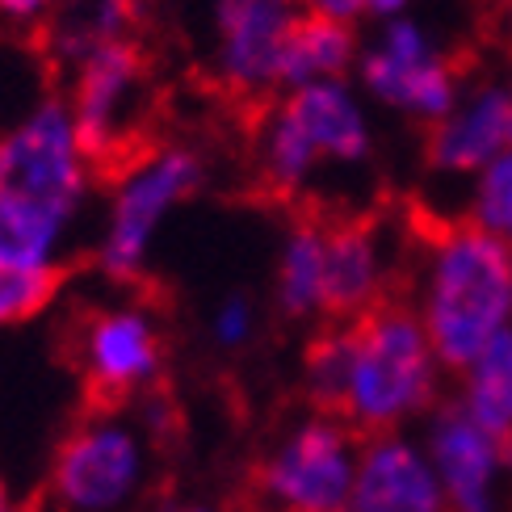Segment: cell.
<instances>
[{"instance_id": "484cf974", "label": "cell", "mask_w": 512, "mask_h": 512, "mask_svg": "<svg viewBox=\"0 0 512 512\" xmlns=\"http://www.w3.org/2000/svg\"><path fill=\"white\" fill-rule=\"evenodd\" d=\"M185 512H223V508H215V504H189Z\"/></svg>"}, {"instance_id": "6da1fadb", "label": "cell", "mask_w": 512, "mask_h": 512, "mask_svg": "<svg viewBox=\"0 0 512 512\" xmlns=\"http://www.w3.org/2000/svg\"><path fill=\"white\" fill-rule=\"evenodd\" d=\"M399 298L429 332L441 366L458 374L512 328V248L466 219H441L403 256Z\"/></svg>"}, {"instance_id": "2e32d148", "label": "cell", "mask_w": 512, "mask_h": 512, "mask_svg": "<svg viewBox=\"0 0 512 512\" xmlns=\"http://www.w3.org/2000/svg\"><path fill=\"white\" fill-rule=\"evenodd\" d=\"M273 307L290 324H328V219L298 215L273 261Z\"/></svg>"}, {"instance_id": "8992f818", "label": "cell", "mask_w": 512, "mask_h": 512, "mask_svg": "<svg viewBox=\"0 0 512 512\" xmlns=\"http://www.w3.org/2000/svg\"><path fill=\"white\" fill-rule=\"evenodd\" d=\"M353 80L374 110L429 131L433 122L454 110L471 76L429 21L403 13L366 30Z\"/></svg>"}, {"instance_id": "ba28073f", "label": "cell", "mask_w": 512, "mask_h": 512, "mask_svg": "<svg viewBox=\"0 0 512 512\" xmlns=\"http://www.w3.org/2000/svg\"><path fill=\"white\" fill-rule=\"evenodd\" d=\"M361 437L332 412H307L269 441L252 471L261 512H353Z\"/></svg>"}, {"instance_id": "277c9868", "label": "cell", "mask_w": 512, "mask_h": 512, "mask_svg": "<svg viewBox=\"0 0 512 512\" xmlns=\"http://www.w3.org/2000/svg\"><path fill=\"white\" fill-rule=\"evenodd\" d=\"M101 185V227L93 261L110 282H139L152 265L164 223L202 194L210 164L194 143H143L135 156L114 164Z\"/></svg>"}, {"instance_id": "cb8c5ba5", "label": "cell", "mask_w": 512, "mask_h": 512, "mask_svg": "<svg viewBox=\"0 0 512 512\" xmlns=\"http://www.w3.org/2000/svg\"><path fill=\"white\" fill-rule=\"evenodd\" d=\"M68 0H0V26L17 34H42Z\"/></svg>"}, {"instance_id": "603a6c76", "label": "cell", "mask_w": 512, "mask_h": 512, "mask_svg": "<svg viewBox=\"0 0 512 512\" xmlns=\"http://www.w3.org/2000/svg\"><path fill=\"white\" fill-rule=\"evenodd\" d=\"M412 5L416 0H303V9L311 17H328L353 30H374L382 21L412 13Z\"/></svg>"}, {"instance_id": "7402d4cb", "label": "cell", "mask_w": 512, "mask_h": 512, "mask_svg": "<svg viewBox=\"0 0 512 512\" xmlns=\"http://www.w3.org/2000/svg\"><path fill=\"white\" fill-rule=\"evenodd\" d=\"M256 328H261V311H256L248 294H223L215 311H210V345L223 353L248 349Z\"/></svg>"}, {"instance_id": "d6986e66", "label": "cell", "mask_w": 512, "mask_h": 512, "mask_svg": "<svg viewBox=\"0 0 512 512\" xmlns=\"http://www.w3.org/2000/svg\"><path fill=\"white\" fill-rule=\"evenodd\" d=\"M450 399L492 437L512 441V328L454 374Z\"/></svg>"}, {"instance_id": "30bf717a", "label": "cell", "mask_w": 512, "mask_h": 512, "mask_svg": "<svg viewBox=\"0 0 512 512\" xmlns=\"http://www.w3.org/2000/svg\"><path fill=\"white\" fill-rule=\"evenodd\" d=\"M72 357L93 408L143 403L164 378V324L143 298L97 303L76 319Z\"/></svg>"}, {"instance_id": "4fadbf2b", "label": "cell", "mask_w": 512, "mask_h": 512, "mask_svg": "<svg viewBox=\"0 0 512 512\" xmlns=\"http://www.w3.org/2000/svg\"><path fill=\"white\" fill-rule=\"evenodd\" d=\"M512 147V80L471 76L454 110L424 131V168L466 185Z\"/></svg>"}, {"instance_id": "ffe728a7", "label": "cell", "mask_w": 512, "mask_h": 512, "mask_svg": "<svg viewBox=\"0 0 512 512\" xmlns=\"http://www.w3.org/2000/svg\"><path fill=\"white\" fill-rule=\"evenodd\" d=\"M458 219H466L471 227L487 231L492 240H500L504 248H512V147L462 185Z\"/></svg>"}, {"instance_id": "8fae6325", "label": "cell", "mask_w": 512, "mask_h": 512, "mask_svg": "<svg viewBox=\"0 0 512 512\" xmlns=\"http://www.w3.org/2000/svg\"><path fill=\"white\" fill-rule=\"evenodd\" d=\"M307 17L303 0H210L206 76L236 105L261 110L282 93L286 42Z\"/></svg>"}, {"instance_id": "5b68a950", "label": "cell", "mask_w": 512, "mask_h": 512, "mask_svg": "<svg viewBox=\"0 0 512 512\" xmlns=\"http://www.w3.org/2000/svg\"><path fill=\"white\" fill-rule=\"evenodd\" d=\"M156 437L139 412L93 408L55 445L47 471L51 512H131L152 479Z\"/></svg>"}, {"instance_id": "7c38bea8", "label": "cell", "mask_w": 512, "mask_h": 512, "mask_svg": "<svg viewBox=\"0 0 512 512\" xmlns=\"http://www.w3.org/2000/svg\"><path fill=\"white\" fill-rule=\"evenodd\" d=\"M416 437L437 466L450 512H504L512 487V441L492 437L454 399H441L420 420Z\"/></svg>"}, {"instance_id": "d4e9b609", "label": "cell", "mask_w": 512, "mask_h": 512, "mask_svg": "<svg viewBox=\"0 0 512 512\" xmlns=\"http://www.w3.org/2000/svg\"><path fill=\"white\" fill-rule=\"evenodd\" d=\"M0 512H21V504H17V496L9 492L5 479H0Z\"/></svg>"}, {"instance_id": "3957f363", "label": "cell", "mask_w": 512, "mask_h": 512, "mask_svg": "<svg viewBox=\"0 0 512 512\" xmlns=\"http://www.w3.org/2000/svg\"><path fill=\"white\" fill-rule=\"evenodd\" d=\"M441 357L416 311L403 298H387L370 315L345 324V378L336 416L357 437L412 433L441 403Z\"/></svg>"}, {"instance_id": "44dd1931", "label": "cell", "mask_w": 512, "mask_h": 512, "mask_svg": "<svg viewBox=\"0 0 512 512\" xmlns=\"http://www.w3.org/2000/svg\"><path fill=\"white\" fill-rule=\"evenodd\" d=\"M63 286V273L26 269V265H0V328L30 324L55 303Z\"/></svg>"}, {"instance_id": "4316f807", "label": "cell", "mask_w": 512, "mask_h": 512, "mask_svg": "<svg viewBox=\"0 0 512 512\" xmlns=\"http://www.w3.org/2000/svg\"><path fill=\"white\" fill-rule=\"evenodd\" d=\"M496 5H504V9H508V5H512V0H496Z\"/></svg>"}, {"instance_id": "9c48e42d", "label": "cell", "mask_w": 512, "mask_h": 512, "mask_svg": "<svg viewBox=\"0 0 512 512\" xmlns=\"http://www.w3.org/2000/svg\"><path fill=\"white\" fill-rule=\"evenodd\" d=\"M63 101L101 173L135 156L147 143L152 114V63L139 38H118L63 68Z\"/></svg>"}, {"instance_id": "e0dca14e", "label": "cell", "mask_w": 512, "mask_h": 512, "mask_svg": "<svg viewBox=\"0 0 512 512\" xmlns=\"http://www.w3.org/2000/svg\"><path fill=\"white\" fill-rule=\"evenodd\" d=\"M139 13V0H68L38 38L51 63L63 72L105 42L139 38Z\"/></svg>"}, {"instance_id": "9a60e30c", "label": "cell", "mask_w": 512, "mask_h": 512, "mask_svg": "<svg viewBox=\"0 0 512 512\" xmlns=\"http://www.w3.org/2000/svg\"><path fill=\"white\" fill-rule=\"evenodd\" d=\"M353 512H450L437 466L416 433L361 437Z\"/></svg>"}, {"instance_id": "5bb4252c", "label": "cell", "mask_w": 512, "mask_h": 512, "mask_svg": "<svg viewBox=\"0 0 512 512\" xmlns=\"http://www.w3.org/2000/svg\"><path fill=\"white\" fill-rule=\"evenodd\" d=\"M403 277L395 240L374 219H328V324L370 315Z\"/></svg>"}, {"instance_id": "ac0fdd59", "label": "cell", "mask_w": 512, "mask_h": 512, "mask_svg": "<svg viewBox=\"0 0 512 512\" xmlns=\"http://www.w3.org/2000/svg\"><path fill=\"white\" fill-rule=\"evenodd\" d=\"M361 42H366V30L307 13L286 42L282 89H303V84H324V80H353Z\"/></svg>"}, {"instance_id": "52a82bcc", "label": "cell", "mask_w": 512, "mask_h": 512, "mask_svg": "<svg viewBox=\"0 0 512 512\" xmlns=\"http://www.w3.org/2000/svg\"><path fill=\"white\" fill-rule=\"evenodd\" d=\"M105 173L89 156L63 93L34 101L0 131V198L30 202L80 223Z\"/></svg>"}, {"instance_id": "7a4b0ae2", "label": "cell", "mask_w": 512, "mask_h": 512, "mask_svg": "<svg viewBox=\"0 0 512 512\" xmlns=\"http://www.w3.org/2000/svg\"><path fill=\"white\" fill-rule=\"evenodd\" d=\"M374 114L357 80L282 89L252 118V173L265 194L303 202L324 168H366L374 156Z\"/></svg>"}]
</instances>
